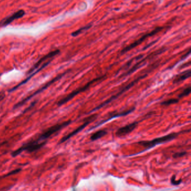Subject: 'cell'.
Returning a JSON list of instances; mask_svg holds the SVG:
<instances>
[{
  "mask_svg": "<svg viewBox=\"0 0 191 191\" xmlns=\"http://www.w3.org/2000/svg\"><path fill=\"white\" fill-rule=\"evenodd\" d=\"M4 144V143H2V144H0V146H1V145H2V144Z\"/></svg>",
  "mask_w": 191,
  "mask_h": 191,
  "instance_id": "d4e9b609",
  "label": "cell"
},
{
  "mask_svg": "<svg viewBox=\"0 0 191 191\" xmlns=\"http://www.w3.org/2000/svg\"><path fill=\"white\" fill-rule=\"evenodd\" d=\"M134 110H135V107H134L131 108V109L126 110V111H123L119 112H112L110 114L109 117L107 119H105V120H103V121L100 122L97 124H96L95 126H94L92 128H90L89 131L92 130L93 129H95L96 128H97V127L101 126V124L105 123V122H108V121H110V120H111L113 118H117V117H124V116H126L127 115H130L131 113H132Z\"/></svg>",
  "mask_w": 191,
  "mask_h": 191,
  "instance_id": "30bf717a",
  "label": "cell"
},
{
  "mask_svg": "<svg viewBox=\"0 0 191 191\" xmlns=\"http://www.w3.org/2000/svg\"><path fill=\"white\" fill-rule=\"evenodd\" d=\"M20 171H21V169H16V170H14V171H13L11 172H9L8 174H7L6 175H5L3 176V177H9L10 175H13V174H15L18 173H19Z\"/></svg>",
  "mask_w": 191,
  "mask_h": 191,
  "instance_id": "44dd1931",
  "label": "cell"
},
{
  "mask_svg": "<svg viewBox=\"0 0 191 191\" xmlns=\"http://www.w3.org/2000/svg\"><path fill=\"white\" fill-rule=\"evenodd\" d=\"M191 93V86H188L186 88H185L178 96V99H180L186 96H189Z\"/></svg>",
  "mask_w": 191,
  "mask_h": 191,
  "instance_id": "ac0fdd59",
  "label": "cell"
},
{
  "mask_svg": "<svg viewBox=\"0 0 191 191\" xmlns=\"http://www.w3.org/2000/svg\"><path fill=\"white\" fill-rule=\"evenodd\" d=\"M138 123V122L136 121L118 128L115 132V135L117 137H123L130 134L136 128Z\"/></svg>",
  "mask_w": 191,
  "mask_h": 191,
  "instance_id": "7c38bea8",
  "label": "cell"
},
{
  "mask_svg": "<svg viewBox=\"0 0 191 191\" xmlns=\"http://www.w3.org/2000/svg\"><path fill=\"white\" fill-rule=\"evenodd\" d=\"M187 153L186 151H183V152H180V153H174L173 155V157L174 158H178V157H181L183 156H184Z\"/></svg>",
  "mask_w": 191,
  "mask_h": 191,
  "instance_id": "ffe728a7",
  "label": "cell"
},
{
  "mask_svg": "<svg viewBox=\"0 0 191 191\" xmlns=\"http://www.w3.org/2000/svg\"><path fill=\"white\" fill-rule=\"evenodd\" d=\"M97 117V114H93V115H91L89 116L88 117L86 118L85 119L84 122L82 124H81L80 126H79L78 127H77L76 130H75L74 131H73L71 133H70V134H68L67 135L61 138V140H60V142H59V144H62V143L66 142L67 140H68V139H70V138H71L72 137H73L74 135H75V134H78V132H81L87 126H88L90 123H91L94 121H95Z\"/></svg>",
  "mask_w": 191,
  "mask_h": 191,
  "instance_id": "ba28073f",
  "label": "cell"
},
{
  "mask_svg": "<svg viewBox=\"0 0 191 191\" xmlns=\"http://www.w3.org/2000/svg\"><path fill=\"white\" fill-rule=\"evenodd\" d=\"M107 134V131L105 130H100L93 134L90 137V140L92 141H94L98 139L101 138Z\"/></svg>",
  "mask_w": 191,
  "mask_h": 191,
  "instance_id": "9a60e30c",
  "label": "cell"
},
{
  "mask_svg": "<svg viewBox=\"0 0 191 191\" xmlns=\"http://www.w3.org/2000/svg\"><path fill=\"white\" fill-rule=\"evenodd\" d=\"M5 97V94L3 93L2 92H0V101L4 98Z\"/></svg>",
  "mask_w": 191,
  "mask_h": 191,
  "instance_id": "cb8c5ba5",
  "label": "cell"
},
{
  "mask_svg": "<svg viewBox=\"0 0 191 191\" xmlns=\"http://www.w3.org/2000/svg\"><path fill=\"white\" fill-rule=\"evenodd\" d=\"M71 122L72 121L71 120H68L67 121L62 122L61 123H58L57 124H55L48 128V129H47L45 131H44L42 134H41L37 138L33 140V141L38 144L45 145L47 142V140L48 138H49L53 134H56L59 131L61 130L62 129L64 128L65 127L70 124Z\"/></svg>",
  "mask_w": 191,
  "mask_h": 191,
  "instance_id": "6da1fadb",
  "label": "cell"
},
{
  "mask_svg": "<svg viewBox=\"0 0 191 191\" xmlns=\"http://www.w3.org/2000/svg\"><path fill=\"white\" fill-rule=\"evenodd\" d=\"M25 11L22 9H21L16 11L10 16H9L4 18L0 21V28L7 26L8 25L10 24L12 22H13L14 20L22 18L25 15Z\"/></svg>",
  "mask_w": 191,
  "mask_h": 191,
  "instance_id": "8fae6325",
  "label": "cell"
},
{
  "mask_svg": "<svg viewBox=\"0 0 191 191\" xmlns=\"http://www.w3.org/2000/svg\"><path fill=\"white\" fill-rule=\"evenodd\" d=\"M179 134L180 133H171V134H167L165 136H164L160 137L154 138L151 141H141L138 142L137 144L142 146L143 147L145 148L144 151L141 153H142L145 151H147L150 149H152L157 145L170 142L171 141L177 138V137L179 135Z\"/></svg>",
  "mask_w": 191,
  "mask_h": 191,
  "instance_id": "7a4b0ae2",
  "label": "cell"
},
{
  "mask_svg": "<svg viewBox=\"0 0 191 191\" xmlns=\"http://www.w3.org/2000/svg\"><path fill=\"white\" fill-rule=\"evenodd\" d=\"M147 76H148V74H145L144 75H142L141 76H140L137 77L136 79H134L132 82H131L130 84H128L127 86H126L125 87H124V88H123L122 90H121L118 93H117L116 94H115V96H111L108 99H107V100H105V101L103 102L100 105H99L98 106H97L96 107L94 108V109H93L90 112H89V114H90L91 113H93L94 112H96V111H97V110L102 108L104 106H105V105H108V104H109L112 101H113V100H115V99H118V97H119L120 96H122L123 94H124V93H126V92H127L128 90H129L131 88H132L136 84H137L138 82H139L141 79L144 78L145 77H147Z\"/></svg>",
  "mask_w": 191,
  "mask_h": 191,
  "instance_id": "3957f363",
  "label": "cell"
},
{
  "mask_svg": "<svg viewBox=\"0 0 191 191\" xmlns=\"http://www.w3.org/2000/svg\"><path fill=\"white\" fill-rule=\"evenodd\" d=\"M67 72H68L67 71H66V72H65L64 73L58 75L57 76L55 77L53 79H52V80L49 81V82H47L44 86H43L41 88L39 89L38 90H37L36 92H34V93H33L32 94H31V95H30V96H27L26 97L24 98V99H22V100H21V101H19V103H18L17 104H16L14 105V109H16V108H19L20 107H21V106L23 105L24 104H25L28 101H29L30 99H31L33 97H34V96H37V95L39 94V93H41V92H43L44 90H45L47 88H48L49 86H50L51 85H52L53 83H55V82H56L57 81H58V80H59L60 78H61L64 75H65Z\"/></svg>",
  "mask_w": 191,
  "mask_h": 191,
  "instance_id": "8992f818",
  "label": "cell"
},
{
  "mask_svg": "<svg viewBox=\"0 0 191 191\" xmlns=\"http://www.w3.org/2000/svg\"><path fill=\"white\" fill-rule=\"evenodd\" d=\"M191 70L190 69L184 71L174 77L173 81V83L174 84H180V82L184 81L185 80L190 78L191 76Z\"/></svg>",
  "mask_w": 191,
  "mask_h": 191,
  "instance_id": "5bb4252c",
  "label": "cell"
},
{
  "mask_svg": "<svg viewBox=\"0 0 191 191\" xmlns=\"http://www.w3.org/2000/svg\"><path fill=\"white\" fill-rule=\"evenodd\" d=\"M190 49H188V52L187 53H186L184 55H183L182 57V60H183V59H186V58L189 55H190Z\"/></svg>",
  "mask_w": 191,
  "mask_h": 191,
  "instance_id": "7402d4cb",
  "label": "cell"
},
{
  "mask_svg": "<svg viewBox=\"0 0 191 191\" xmlns=\"http://www.w3.org/2000/svg\"><path fill=\"white\" fill-rule=\"evenodd\" d=\"M165 51H166V49L165 48H161V49H158L157 51H156L153 52V53H150V55H149L148 56H147L146 57L143 58L142 60H141L140 61H139L138 62H137L136 64H135L134 66L127 72H126L125 74H123V75H121L119 78H122V77H123L127 76L128 75L132 74L134 71H136L138 68L141 67L144 65H145L146 63V62H147V61H148L149 59H150L151 58L155 57L156 56H157L159 55H160L161 53H163Z\"/></svg>",
  "mask_w": 191,
  "mask_h": 191,
  "instance_id": "52a82bcc",
  "label": "cell"
},
{
  "mask_svg": "<svg viewBox=\"0 0 191 191\" xmlns=\"http://www.w3.org/2000/svg\"><path fill=\"white\" fill-rule=\"evenodd\" d=\"M104 77H105V75L99 77H96V78L91 80L90 81L88 82L84 86H83L82 87H80V88H79L76 89L75 90L73 91L72 92H71V93H70L68 95H67L66 96H65V97H63L62 99H61L58 102V106H61V105H63L65 104L68 101H69L70 100H72L75 96H77L78 94H80L81 93H82V92H84L86 91L87 90H88L93 84H94V83H96V82L99 81H100Z\"/></svg>",
  "mask_w": 191,
  "mask_h": 191,
  "instance_id": "277c9868",
  "label": "cell"
},
{
  "mask_svg": "<svg viewBox=\"0 0 191 191\" xmlns=\"http://www.w3.org/2000/svg\"><path fill=\"white\" fill-rule=\"evenodd\" d=\"M92 24H89V25H88L86 26H83L82 28H79L78 30H77L76 31L74 32L73 33H71V36L74 37H77L78 36L79 34H81L84 31H86L88 29H89L91 27H92Z\"/></svg>",
  "mask_w": 191,
  "mask_h": 191,
  "instance_id": "2e32d148",
  "label": "cell"
},
{
  "mask_svg": "<svg viewBox=\"0 0 191 191\" xmlns=\"http://www.w3.org/2000/svg\"><path fill=\"white\" fill-rule=\"evenodd\" d=\"M59 53H60V50L56 49V50L52 51L49 52L48 54L42 57L40 59H39L38 61L32 67V68L28 71L27 72L28 75L29 76L31 75L32 74H33L34 72L37 71L44 63H45V62L50 59H53V58L55 57L56 56L58 55Z\"/></svg>",
  "mask_w": 191,
  "mask_h": 191,
  "instance_id": "9c48e42d",
  "label": "cell"
},
{
  "mask_svg": "<svg viewBox=\"0 0 191 191\" xmlns=\"http://www.w3.org/2000/svg\"><path fill=\"white\" fill-rule=\"evenodd\" d=\"M53 60V59H50V60H49V61H47V62H45V63H44L37 70V71H36L35 72H34L33 74H32L31 75H29L25 79H24V80H22L21 82H20L19 84H18L17 85H16L15 86H14V88H13L11 89H10V90H9V92H14V90H16L18 88H19V87H20L21 86H22V85H23L24 84H26L29 80H30L36 74H38V73L39 72V71H41L43 69H44V68H45L51 62V61Z\"/></svg>",
  "mask_w": 191,
  "mask_h": 191,
  "instance_id": "4fadbf2b",
  "label": "cell"
},
{
  "mask_svg": "<svg viewBox=\"0 0 191 191\" xmlns=\"http://www.w3.org/2000/svg\"><path fill=\"white\" fill-rule=\"evenodd\" d=\"M164 29V26H157L156 28H155L152 31H151L150 33H146L144 35H143L140 38L137 39L136 41H134V43H131V44H130L129 45L126 47L125 48H124L120 52V54L122 55H124V53L130 51L131 50H132V49L134 48L135 47L138 46L139 45H140L142 42H144L145 39L149 38L150 37H151L157 34V33H159V32H161L163 29Z\"/></svg>",
  "mask_w": 191,
  "mask_h": 191,
  "instance_id": "5b68a950",
  "label": "cell"
},
{
  "mask_svg": "<svg viewBox=\"0 0 191 191\" xmlns=\"http://www.w3.org/2000/svg\"><path fill=\"white\" fill-rule=\"evenodd\" d=\"M179 99L178 98H172V99H169L167 100L162 101L160 103V104L164 106H169L172 104H177L179 103Z\"/></svg>",
  "mask_w": 191,
  "mask_h": 191,
  "instance_id": "e0dca14e",
  "label": "cell"
},
{
  "mask_svg": "<svg viewBox=\"0 0 191 191\" xmlns=\"http://www.w3.org/2000/svg\"><path fill=\"white\" fill-rule=\"evenodd\" d=\"M190 66V62L189 61L188 63H185L184 65H181V66H180L179 69H182V68H184V67H187Z\"/></svg>",
  "mask_w": 191,
  "mask_h": 191,
  "instance_id": "603a6c76",
  "label": "cell"
},
{
  "mask_svg": "<svg viewBox=\"0 0 191 191\" xmlns=\"http://www.w3.org/2000/svg\"><path fill=\"white\" fill-rule=\"evenodd\" d=\"M175 178H176V177H175V175L172 176V178H171V183L174 186H178L182 183V179H179V180H177L175 179Z\"/></svg>",
  "mask_w": 191,
  "mask_h": 191,
  "instance_id": "d6986e66",
  "label": "cell"
}]
</instances>
